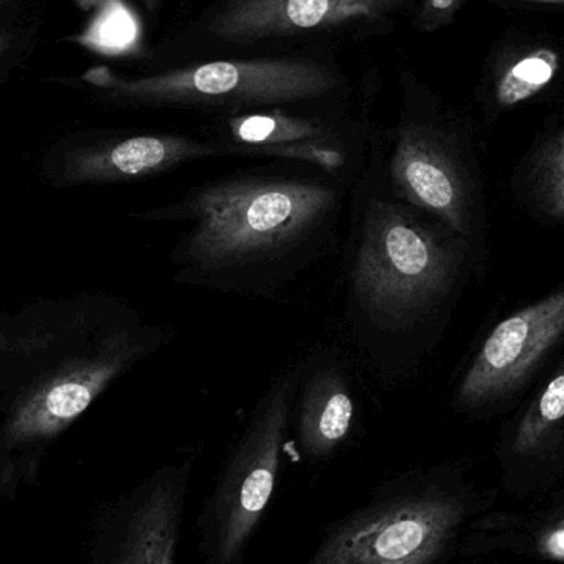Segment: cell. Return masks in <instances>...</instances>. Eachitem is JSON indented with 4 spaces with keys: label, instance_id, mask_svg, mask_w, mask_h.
I'll return each mask as SVG.
<instances>
[{
    "label": "cell",
    "instance_id": "cell-8",
    "mask_svg": "<svg viewBox=\"0 0 564 564\" xmlns=\"http://www.w3.org/2000/svg\"><path fill=\"white\" fill-rule=\"evenodd\" d=\"M210 139L243 149L250 158L299 162L348 187L365 171L370 138L338 119L284 108L227 116Z\"/></svg>",
    "mask_w": 564,
    "mask_h": 564
},
{
    "label": "cell",
    "instance_id": "cell-11",
    "mask_svg": "<svg viewBox=\"0 0 564 564\" xmlns=\"http://www.w3.org/2000/svg\"><path fill=\"white\" fill-rule=\"evenodd\" d=\"M406 0H231L210 32L231 43L297 35L355 19H378Z\"/></svg>",
    "mask_w": 564,
    "mask_h": 564
},
{
    "label": "cell",
    "instance_id": "cell-9",
    "mask_svg": "<svg viewBox=\"0 0 564 564\" xmlns=\"http://www.w3.org/2000/svg\"><path fill=\"white\" fill-rule=\"evenodd\" d=\"M215 158H250L227 142L195 135L132 134L106 138L75 149L66 158L65 178L73 184H115L169 174L182 165Z\"/></svg>",
    "mask_w": 564,
    "mask_h": 564
},
{
    "label": "cell",
    "instance_id": "cell-17",
    "mask_svg": "<svg viewBox=\"0 0 564 564\" xmlns=\"http://www.w3.org/2000/svg\"><path fill=\"white\" fill-rule=\"evenodd\" d=\"M460 0H426L420 13V25L424 30L440 29L451 22Z\"/></svg>",
    "mask_w": 564,
    "mask_h": 564
},
{
    "label": "cell",
    "instance_id": "cell-18",
    "mask_svg": "<svg viewBox=\"0 0 564 564\" xmlns=\"http://www.w3.org/2000/svg\"><path fill=\"white\" fill-rule=\"evenodd\" d=\"M545 552L552 558L564 560V523L546 536Z\"/></svg>",
    "mask_w": 564,
    "mask_h": 564
},
{
    "label": "cell",
    "instance_id": "cell-16",
    "mask_svg": "<svg viewBox=\"0 0 564 564\" xmlns=\"http://www.w3.org/2000/svg\"><path fill=\"white\" fill-rule=\"evenodd\" d=\"M10 12L12 9H0V69L25 55L26 43L33 39V33L26 32L25 26L10 22Z\"/></svg>",
    "mask_w": 564,
    "mask_h": 564
},
{
    "label": "cell",
    "instance_id": "cell-13",
    "mask_svg": "<svg viewBox=\"0 0 564 564\" xmlns=\"http://www.w3.org/2000/svg\"><path fill=\"white\" fill-rule=\"evenodd\" d=\"M563 55L556 46L540 40L506 43L494 53L484 83L482 102L487 115L499 118L542 98L563 73Z\"/></svg>",
    "mask_w": 564,
    "mask_h": 564
},
{
    "label": "cell",
    "instance_id": "cell-12",
    "mask_svg": "<svg viewBox=\"0 0 564 564\" xmlns=\"http://www.w3.org/2000/svg\"><path fill=\"white\" fill-rule=\"evenodd\" d=\"M194 470L191 457L161 467L142 486L126 522L115 564H177L185 497Z\"/></svg>",
    "mask_w": 564,
    "mask_h": 564
},
{
    "label": "cell",
    "instance_id": "cell-21",
    "mask_svg": "<svg viewBox=\"0 0 564 564\" xmlns=\"http://www.w3.org/2000/svg\"><path fill=\"white\" fill-rule=\"evenodd\" d=\"M144 2H145V6H148L149 10H154L155 2H158V0H144Z\"/></svg>",
    "mask_w": 564,
    "mask_h": 564
},
{
    "label": "cell",
    "instance_id": "cell-3",
    "mask_svg": "<svg viewBox=\"0 0 564 564\" xmlns=\"http://www.w3.org/2000/svg\"><path fill=\"white\" fill-rule=\"evenodd\" d=\"M371 141L390 191L466 238L487 268L489 204L469 122L437 105L411 106L390 135Z\"/></svg>",
    "mask_w": 564,
    "mask_h": 564
},
{
    "label": "cell",
    "instance_id": "cell-1",
    "mask_svg": "<svg viewBox=\"0 0 564 564\" xmlns=\"http://www.w3.org/2000/svg\"><path fill=\"white\" fill-rule=\"evenodd\" d=\"M340 257L345 328L384 390L420 375L467 285L487 273L466 238L390 191L371 138L348 194Z\"/></svg>",
    "mask_w": 564,
    "mask_h": 564
},
{
    "label": "cell",
    "instance_id": "cell-20",
    "mask_svg": "<svg viewBox=\"0 0 564 564\" xmlns=\"http://www.w3.org/2000/svg\"><path fill=\"white\" fill-rule=\"evenodd\" d=\"M89 6L112 7L118 6L121 0H88Z\"/></svg>",
    "mask_w": 564,
    "mask_h": 564
},
{
    "label": "cell",
    "instance_id": "cell-2",
    "mask_svg": "<svg viewBox=\"0 0 564 564\" xmlns=\"http://www.w3.org/2000/svg\"><path fill=\"white\" fill-rule=\"evenodd\" d=\"M350 188L311 165L271 161L194 185L141 218L184 225L169 253L175 284L281 301L341 243Z\"/></svg>",
    "mask_w": 564,
    "mask_h": 564
},
{
    "label": "cell",
    "instance_id": "cell-4",
    "mask_svg": "<svg viewBox=\"0 0 564 564\" xmlns=\"http://www.w3.org/2000/svg\"><path fill=\"white\" fill-rule=\"evenodd\" d=\"M83 82L121 102L221 109L228 116L317 101L338 86L330 69L299 58L224 59L135 78L98 66Z\"/></svg>",
    "mask_w": 564,
    "mask_h": 564
},
{
    "label": "cell",
    "instance_id": "cell-14",
    "mask_svg": "<svg viewBox=\"0 0 564 564\" xmlns=\"http://www.w3.org/2000/svg\"><path fill=\"white\" fill-rule=\"evenodd\" d=\"M510 187L532 220L564 225V115L549 122L517 162Z\"/></svg>",
    "mask_w": 564,
    "mask_h": 564
},
{
    "label": "cell",
    "instance_id": "cell-5",
    "mask_svg": "<svg viewBox=\"0 0 564 564\" xmlns=\"http://www.w3.org/2000/svg\"><path fill=\"white\" fill-rule=\"evenodd\" d=\"M297 390V364L284 368L258 398L228 454L204 512L207 564H238L270 507L288 443Z\"/></svg>",
    "mask_w": 564,
    "mask_h": 564
},
{
    "label": "cell",
    "instance_id": "cell-10",
    "mask_svg": "<svg viewBox=\"0 0 564 564\" xmlns=\"http://www.w3.org/2000/svg\"><path fill=\"white\" fill-rule=\"evenodd\" d=\"M354 375L347 355L334 347L315 348L297 361L291 426L305 459H328L350 436L357 417Z\"/></svg>",
    "mask_w": 564,
    "mask_h": 564
},
{
    "label": "cell",
    "instance_id": "cell-19",
    "mask_svg": "<svg viewBox=\"0 0 564 564\" xmlns=\"http://www.w3.org/2000/svg\"><path fill=\"white\" fill-rule=\"evenodd\" d=\"M516 3H536V6H564V0H510Z\"/></svg>",
    "mask_w": 564,
    "mask_h": 564
},
{
    "label": "cell",
    "instance_id": "cell-15",
    "mask_svg": "<svg viewBox=\"0 0 564 564\" xmlns=\"http://www.w3.org/2000/svg\"><path fill=\"white\" fill-rule=\"evenodd\" d=\"M564 434V350L517 417L510 449L522 457L555 449Z\"/></svg>",
    "mask_w": 564,
    "mask_h": 564
},
{
    "label": "cell",
    "instance_id": "cell-7",
    "mask_svg": "<svg viewBox=\"0 0 564 564\" xmlns=\"http://www.w3.org/2000/svg\"><path fill=\"white\" fill-rule=\"evenodd\" d=\"M564 348V284L489 328L453 388L454 410L490 414L525 393Z\"/></svg>",
    "mask_w": 564,
    "mask_h": 564
},
{
    "label": "cell",
    "instance_id": "cell-6",
    "mask_svg": "<svg viewBox=\"0 0 564 564\" xmlns=\"http://www.w3.org/2000/svg\"><path fill=\"white\" fill-rule=\"evenodd\" d=\"M327 530L305 564H434L459 525V507L431 489L384 487Z\"/></svg>",
    "mask_w": 564,
    "mask_h": 564
}]
</instances>
